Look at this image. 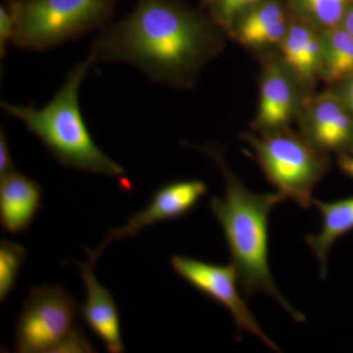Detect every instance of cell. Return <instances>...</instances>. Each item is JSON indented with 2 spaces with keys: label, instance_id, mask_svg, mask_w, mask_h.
<instances>
[{
  "label": "cell",
  "instance_id": "cell-11",
  "mask_svg": "<svg viewBox=\"0 0 353 353\" xmlns=\"http://www.w3.org/2000/svg\"><path fill=\"white\" fill-rule=\"evenodd\" d=\"M78 265L85 288V303L81 306L83 320L109 352H124L118 308L112 294L94 276L95 261L88 259L87 263Z\"/></svg>",
  "mask_w": 353,
  "mask_h": 353
},
{
  "label": "cell",
  "instance_id": "cell-2",
  "mask_svg": "<svg viewBox=\"0 0 353 353\" xmlns=\"http://www.w3.org/2000/svg\"><path fill=\"white\" fill-rule=\"evenodd\" d=\"M219 166L226 190L223 199L212 197L209 208L219 222L231 253V263L238 273L243 297L268 294L296 322L305 316L296 310L274 283L268 260V220L271 211L287 197L280 192L255 194L248 189L229 167L217 148H202Z\"/></svg>",
  "mask_w": 353,
  "mask_h": 353
},
{
  "label": "cell",
  "instance_id": "cell-15",
  "mask_svg": "<svg viewBox=\"0 0 353 353\" xmlns=\"http://www.w3.org/2000/svg\"><path fill=\"white\" fill-rule=\"evenodd\" d=\"M320 76L332 85L353 76V36L343 27L321 31Z\"/></svg>",
  "mask_w": 353,
  "mask_h": 353
},
{
  "label": "cell",
  "instance_id": "cell-4",
  "mask_svg": "<svg viewBox=\"0 0 353 353\" xmlns=\"http://www.w3.org/2000/svg\"><path fill=\"white\" fill-rule=\"evenodd\" d=\"M118 0H15L7 2L14 22L12 43L26 50L57 48L103 29Z\"/></svg>",
  "mask_w": 353,
  "mask_h": 353
},
{
  "label": "cell",
  "instance_id": "cell-14",
  "mask_svg": "<svg viewBox=\"0 0 353 353\" xmlns=\"http://www.w3.org/2000/svg\"><path fill=\"white\" fill-rule=\"evenodd\" d=\"M322 216V227L317 234H308L305 241L320 264V277L328 273V255L334 241L353 231V196L333 202L313 199Z\"/></svg>",
  "mask_w": 353,
  "mask_h": 353
},
{
  "label": "cell",
  "instance_id": "cell-16",
  "mask_svg": "<svg viewBox=\"0 0 353 353\" xmlns=\"http://www.w3.org/2000/svg\"><path fill=\"white\" fill-rule=\"evenodd\" d=\"M315 27L290 14L289 28L279 44L281 60L301 85L306 83L305 57L309 39Z\"/></svg>",
  "mask_w": 353,
  "mask_h": 353
},
{
  "label": "cell",
  "instance_id": "cell-21",
  "mask_svg": "<svg viewBox=\"0 0 353 353\" xmlns=\"http://www.w3.org/2000/svg\"><path fill=\"white\" fill-rule=\"evenodd\" d=\"M16 171L3 129L0 132V178Z\"/></svg>",
  "mask_w": 353,
  "mask_h": 353
},
{
  "label": "cell",
  "instance_id": "cell-10",
  "mask_svg": "<svg viewBox=\"0 0 353 353\" xmlns=\"http://www.w3.org/2000/svg\"><path fill=\"white\" fill-rule=\"evenodd\" d=\"M296 77L282 62L265 66L260 80L259 110L254 127L261 134L287 130L299 108V90Z\"/></svg>",
  "mask_w": 353,
  "mask_h": 353
},
{
  "label": "cell",
  "instance_id": "cell-18",
  "mask_svg": "<svg viewBox=\"0 0 353 353\" xmlns=\"http://www.w3.org/2000/svg\"><path fill=\"white\" fill-rule=\"evenodd\" d=\"M25 248L18 243L6 240L0 243V301L4 303L6 297L15 288L21 266L26 259Z\"/></svg>",
  "mask_w": 353,
  "mask_h": 353
},
{
  "label": "cell",
  "instance_id": "cell-24",
  "mask_svg": "<svg viewBox=\"0 0 353 353\" xmlns=\"http://www.w3.org/2000/svg\"><path fill=\"white\" fill-rule=\"evenodd\" d=\"M341 27H343L345 31H347L353 36V1L350 6L348 7L347 13H345L343 22H341Z\"/></svg>",
  "mask_w": 353,
  "mask_h": 353
},
{
  "label": "cell",
  "instance_id": "cell-25",
  "mask_svg": "<svg viewBox=\"0 0 353 353\" xmlns=\"http://www.w3.org/2000/svg\"><path fill=\"white\" fill-rule=\"evenodd\" d=\"M15 1V0H7V2Z\"/></svg>",
  "mask_w": 353,
  "mask_h": 353
},
{
  "label": "cell",
  "instance_id": "cell-1",
  "mask_svg": "<svg viewBox=\"0 0 353 353\" xmlns=\"http://www.w3.org/2000/svg\"><path fill=\"white\" fill-rule=\"evenodd\" d=\"M209 21L181 0H137L124 19L101 29L90 46L97 61L132 65L153 82L185 85L215 54Z\"/></svg>",
  "mask_w": 353,
  "mask_h": 353
},
{
  "label": "cell",
  "instance_id": "cell-13",
  "mask_svg": "<svg viewBox=\"0 0 353 353\" xmlns=\"http://www.w3.org/2000/svg\"><path fill=\"white\" fill-rule=\"evenodd\" d=\"M39 183L14 171L0 178V222L9 234L27 231L41 208Z\"/></svg>",
  "mask_w": 353,
  "mask_h": 353
},
{
  "label": "cell",
  "instance_id": "cell-6",
  "mask_svg": "<svg viewBox=\"0 0 353 353\" xmlns=\"http://www.w3.org/2000/svg\"><path fill=\"white\" fill-rule=\"evenodd\" d=\"M77 316L76 301L63 288H34L23 304L16 325V352H59L79 328Z\"/></svg>",
  "mask_w": 353,
  "mask_h": 353
},
{
  "label": "cell",
  "instance_id": "cell-20",
  "mask_svg": "<svg viewBox=\"0 0 353 353\" xmlns=\"http://www.w3.org/2000/svg\"><path fill=\"white\" fill-rule=\"evenodd\" d=\"M14 22L12 14L7 6H0V54L6 57L7 44L12 43Z\"/></svg>",
  "mask_w": 353,
  "mask_h": 353
},
{
  "label": "cell",
  "instance_id": "cell-7",
  "mask_svg": "<svg viewBox=\"0 0 353 353\" xmlns=\"http://www.w3.org/2000/svg\"><path fill=\"white\" fill-rule=\"evenodd\" d=\"M171 265L176 273L194 289L226 307L233 316L239 336L243 331L257 336L273 352H281L278 345L260 328L252 311L238 290V273L233 264L216 265L187 256L175 255Z\"/></svg>",
  "mask_w": 353,
  "mask_h": 353
},
{
  "label": "cell",
  "instance_id": "cell-9",
  "mask_svg": "<svg viewBox=\"0 0 353 353\" xmlns=\"http://www.w3.org/2000/svg\"><path fill=\"white\" fill-rule=\"evenodd\" d=\"M303 137L318 152L353 150V114L333 90L307 102L301 116Z\"/></svg>",
  "mask_w": 353,
  "mask_h": 353
},
{
  "label": "cell",
  "instance_id": "cell-8",
  "mask_svg": "<svg viewBox=\"0 0 353 353\" xmlns=\"http://www.w3.org/2000/svg\"><path fill=\"white\" fill-rule=\"evenodd\" d=\"M208 194V185L202 181H178L162 185L153 194L148 208L130 218L119 229L111 230L105 240L95 250L85 248L88 259L97 261L101 252L113 241L136 236L146 227L162 221L178 219L190 213Z\"/></svg>",
  "mask_w": 353,
  "mask_h": 353
},
{
  "label": "cell",
  "instance_id": "cell-3",
  "mask_svg": "<svg viewBox=\"0 0 353 353\" xmlns=\"http://www.w3.org/2000/svg\"><path fill=\"white\" fill-rule=\"evenodd\" d=\"M95 63L88 55L69 72L50 102L41 108L1 101L9 115L24 123L59 163L68 168L121 178L124 169L99 150L83 120L79 92L88 70Z\"/></svg>",
  "mask_w": 353,
  "mask_h": 353
},
{
  "label": "cell",
  "instance_id": "cell-12",
  "mask_svg": "<svg viewBox=\"0 0 353 353\" xmlns=\"http://www.w3.org/2000/svg\"><path fill=\"white\" fill-rule=\"evenodd\" d=\"M289 11L287 0H261L241 13L229 30L250 48L279 46L289 28Z\"/></svg>",
  "mask_w": 353,
  "mask_h": 353
},
{
  "label": "cell",
  "instance_id": "cell-22",
  "mask_svg": "<svg viewBox=\"0 0 353 353\" xmlns=\"http://www.w3.org/2000/svg\"><path fill=\"white\" fill-rule=\"evenodd\" d=\"M334 90L353 114V76L334 85Z\"/></svg>",
  "mask_w": 353,
  "mask_h": 353
},
{
  "label": "cell",
  "instance_id": "cell-5",
  "mask_svg": "<svg viewBox=\"0 0 353 353\" xmlns=\"http://www.w3.org/2000/svg\"><path fill=\"white\" fill-rule=\"evenodd\" d=\"M245 138L269 183L301 208H309L313 190L328 172L326 154L288 130Z\"/></svg>",
  "mask_w": 353,
  "mask_h": 353
},
{
  "label": "cell",
  "instance_id": "cell-23",
  "mask_svg": "<svg viewBox=\"0 0 353 353\" xmlns=\"http://www.w3.org/2000/svg\"><path fill=\"white\" fill-rule=\"evenodd\" d=\"M339 166L343 174L353 179V150L339 157Z\"/></svg>",
  "mask_w": 353,
  "mask_h": 353
},
{
  "label": "cell",
  "instance_id": "cell-17",
  "mask_svg": "<svg viewBox=\"0 0 353 353\" xmlns=\"http://www.w3.org/2000/svg\"><path fill=\"white\" fill-rule=\"evenodd\" d=\"M353 0H287L292 15L319 31L340 27Z\"/></svg>",
  "mask_w": 353,
  "mask_h": 353
},
{
  "label": "cell",
  "instance_id": "cell-19",
  "mask_svg": "<svg viewBox=\"0 0 353 353\" xmlns=\"http://www.w3.org/2000/svg\"><path fill=\"white\" fill-rule=\"evenodd\" d=\"M216 22L229 30L236 18L261 0H206Z\"/></svg>",
  "mask_w": 353,
  "mask_h": 353
}]
</instances>
